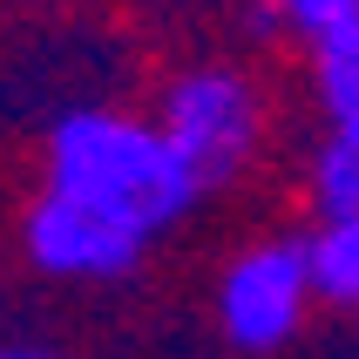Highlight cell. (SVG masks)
<instances>
[{
    "mask_svg": "<svg viewBox=\"0 0 359 359\" xmlns=\"http://www.w3.org/2000/svg\"><path fill=\"white\" fill-rule=\"evenodd\" d=\"M48 190L95 217L122 224L129 238H163L197 210V177L177 163L149 116H122V109H68L48 129L41 149Z\"/></svg>",
    "mask_w": 359,
    "mask_h": 359,
    "instance_id": "6da1fadb",
    "label": "cell"
},
{
    "mask_svg": "<svg viewBox=\"0 0 359 359\" xmlns=\"http://www.w3.org/2000/svg\"><path fill=\"white\" fill-rule=\"evenodd\" d=\"M149 122L177 149V163L197 177V190H224L251 170V156L264 142V95L244 68L203 61V68H183V75L163 81Z\"/></svg>",
    "mask_w": 359,
    "mask_h": 359,
    "instance_id": "7a4b0ae2",
    "label": "cell"
},
{
    "mask_svg": "<svg viewBox=\"0 0 359 359\" xmlns=\"http://www.w3.org/2000/svg\"><path fill=\"white\" fill-rule=\"evenodd\" d=\"M312 278H305V244L299 238H258L224 264L217 278V325L238 353H278L305 332L312 312Z\"/></svg>",
    "mask_w": 359,
    "mask_h": 359,
    "instance_id": "3957f363",
    "label": "cell"
},
{
    "mask_svg": "<svg viewBox=\"0 0 359 359\" xmlns=\"http://www.w3.org/2000/svg\"><path fill=\"white\" fill-rule=\"evenodd\" d=\"M20 258L41 278H61V285H116L136 271L142 238H129L122 224L95 217V210H81L55 190H41L20 210Z\"/></svg>",
    "mask_w": 359,
    "mask_h": 359,
    "instance_id": "277c9868",
    "label": "cell"
},
{
    "mask_svg": "<svg viewBox=\"0 0 359 359\" xmlns=\"http://www.w3.org/2000/svg\"><path fill=\"white\" fill-rule=\"evenodd\" d=\"M305 278H312V299L359 312V217H319L305 231Z\"/></svg>",
    "mask_w": 359,
    "mask_h": 359,
    "instance_id": "5b68a950",
    "label": "cell"
},
{
    "mask_svg": "<svg viewBox=\"0 0 359 359\" xmlns=\"http://www.w3.org/2000/svg\"><path fill=\"white\" fill-rule=\"evenodd\" d=\"M312 88H319V109L332 122V136L359 142V27L312 55Z\"/></svg>",
    "mask_w": 359,
    "mask_h": 359,
    "instance_id": "8992f818",
    "label": "cell"
},
{
    "mask_svg": "<svg viewBox=\"0 0 359 359\" xmlns=\"http://www.w3.org/2000/svg\"><path fill=\"white\" fill-rule=\"evenodd\" d=\"M305 190H312L319 217H359V142L325 136L312 170H305Z\"/></svg>",
    "mask_w": 359,
    "mask_h": 359,
    "instance_id": "52a82bcc",
    "label": "cell"
},
{
    "mask_svg": "<svg viewBox=\"0 0 359 359\" xmlns=\"http://www.w3.org/2000/svg\"><path fill=\"white\" fill-rule=\"evenodd\" d=\"M271 14H278L285 41H305L319 55V48H332L359 27V0H271Z\"/></svg>",
    "mask_w": 359,
    "mask_h": 359,
    "instance_id": "ba28073f",
    "label": "cell"
},
{
    "mask_svg": "<svg viewBox=\"0 0 359 359\" xmlns=\"http://www.w3.org/2000/svg\"><path fill=\"white\" fill-rule=\"evenodd\" d=\"M0 359H48V353H20V346H0Z\"/></svg>",
    "mask_w": 359,
    "mask_h": 359,
    "instance_id": "9c48e42d",
    "label": "cell"
}]
</instances>
